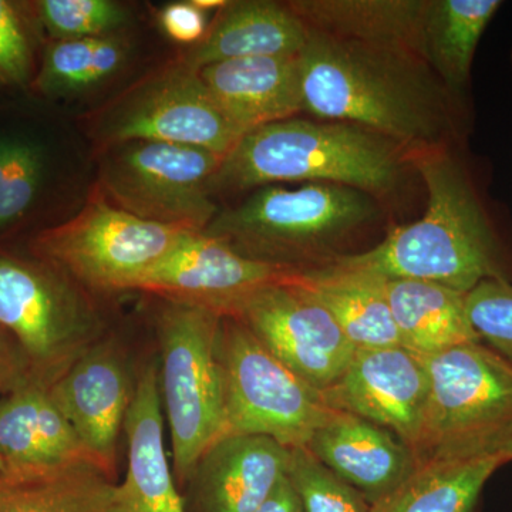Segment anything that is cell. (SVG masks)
Instances as JSON below:
<instances>
[{
	"label": "cell",
	"instance_id": "obj_1",
	"mask_svg": "<svg viewBox=\"0 0 512 512\" xmlns=\"http://www.w3.org/2000/svg\"><path fill=\"white\" fill-rule=\"evenodd\" d=\"M303 111L355 124L412 154L460 143L466 111L412 50L309 32L299 55Z\"/></svg>",
	"mask_w": 512,
	"mask_h": 512
},
{
	"label": "cell",
	"instance_id": "obj_2",
	"mask_svg": "<svg viewBox=\"0 0 512 512\" xmlns=\"http://www.w3.org/2000/svg\"><path fill=\"white\" fill-rule=\"evenodd\" d=\"M427 190V208L413 224L394 228L362 254L328 262L379 276L416 279L468 293L485 281L512 284L503 232L470 167L451 147L412 154Z\"/></svg>",
	"mask_w": 512,
	"mask_h": 512
},
{
	"label": "cell",
	"instance_id": "obj_3",
	"mask_svg": "<svg viewBox=\"0 0 512 512\" xmlns=\"http://www.w3.org/2000/svg\"><path fill=\"white\" fill-rule=\"evenodd\" d=\"M406 164L409 151L367 128L292 117L242 136L222 160L214 192L306 181L379 197L397 187Z\"/></svg>",
	"mask_w": 512,
	"mask_h": 512
},
{
	"label": "cell",
	"instance_id": "obj_4",
	"mask_svg": "<svg viewBox=\"0 0 512 512\" xmlns=\"http://www.w3.org/2000/svg\"><path fill=\"white\" fill-rule=\"evenodd\" d=\"M375 197L336 184L259 188L247 201L218 212L205 234L239 254L299 269L377 217Z\"/></svg>",
	"mask_w": 512,
	"mask_h": 512
},
{
	"label": "cell",
	"instance_id": "obj_5",
	"mask_svg": "<svg viewBox=\"0 0 512 512\" xmlns=\"http://www.w3.org/2000/svg\"><path fill=\"white\" fill-rule=\"evenodd\" d=\"M429 397L417 464L500 454L512 439V365L483 342L421 356Z\"/></svg>",
	"mask_w": 512,
	"mask_h": 512
},
{
	"label": "cell",
	"instance_id": "obj_6",
	"mask_svg": "<svg viewBox=\"0 0 512 512\" xmlns=\"http://www.w3.org/2000/svg\"><path fill=\"white\" fill-rule=\"evenodd\" d=\"M222 316L167 302L158 313L161 399L171 430L174 476L190 481L202 456L225 437L218 339Z\"/></svg>",
	"mask_w": 512,
	"mask_h": 512
},
{
	"label": "cell",
	"instance_id": "obj_7",
	"mask_svg": "<svg viewBox=\"0 0 512 512\" xmlns=\"http://www.w3.org/2000/svg\"><path fill=\"white\" fill-rule=\"evenodd\" d=\"M83 289L42 259L0 255V326L19 346L29 376L46 386L103 335L100 315Z\"/></svg>",
	"mask_w": 512,
	"mask_h": 512
},
{
	"label": "cell",
	"instance_id": "obj_8",
	"mask_svg": "<svg viewBox=\"0 0 512 512\" xmlns=\"http://www.w3.org/2000/svg\"><path fill=\"white\" fill-rule=\"evenodd\" d=\"M224 384L225 436H264L289 448L306 447L329 419L323 394L282 363L241 322L222 318L218 339Z\"/></svg>",
	"mask_w": 512,
	"mask_h": 512
},
{
	"label": "cell",
	"instance_id": "obj_9",
	"mask_svg": "<svg viewBox=\"0 0 512 512\" xmlns=\"http://www.w3.org/2000/svg\"><path fill=\"white\" fill-rule=\"evenodd\" d=\"M187 232L120 210L97 188L79 214L43 231L33 251L84 289L130 291Z\"/></svg>",
	"mask_w": 512,
	"mask_h": 512
},
{
	"label": "cell",
	"instance_id": "obj_10",
	"mask_svg": "<svg viewBox=\"0 0 512 512\" xmlns=\"http://www.w3.org/2000/svg\"><path fill=\"white\" fill-rule=\"evenodd\" d=\"M222 160L201 148L131 141L104 158L99 190L138 218L202 232L220 212L212 194Z\"/></svg>",
	"mask_w": 512,
	"mask_h": 512
},
{
	"label": "cell",
	"instance_id": "obj_11",
	"mask_svg": "<svg viewBox=\"0 0 512 512\" xmlns=\"http://www.w3.org/2000/svg\"><path fill=\"white\" fill-rule=\"evenodd\" d=\"M94 130L109 146L156 141L225 157L242 134L221 113L198 70L175 63L148 77L101 111Z\"/></svg>",
	"mask_w": 512,
	"mask_h": 512
},
{
	"label": "cell",
	"instance_id": "obj_12",
	"mask_svg": "<svg viewBox=\"0 0 512 512\" xmlns=\"http://www.w3.org/2000/svg\"><path fill=\"white\" fill-rule=\"evenodd\" d=\"M231 316L320 392L343 375L356 352L332 315L289 276L251 293Z\"/></svg>",
	"mask_w": 512,
	"mask_h": 512
},
{
	"label": "cell",
	"instance_id": "obj_13",
	"mask_svg": "<svg viewBox=\"0 0 512 512\" xmlns=\"http://www.w3.org/2000/svg\"><path fill=\"white\" fill-rule=\"evenodd\" d=\"M292 271L295 269L241 255L204 231H190L134 289L225 318L251 293L285 281Z\"/></svg>",
	"mask_w": 512,
	"mask_h": 512
},
{
	"label": "cell",
	"instance_id": "obj_14",
	"mask_svg": "<svg viewBox=\"0 0 512 512\" xmlns=\"http://www.w3.org/2000/svg\"><path fill=\"white\" fill-rule=\"evenodd\" d=\"M322 394L330 409L392 431L413 451L426 412L429 375L421 356L403 346L356 349L343 375Z\"/></svg>",
	"mask_w": 512,
	"mask_h": 512
},
{
	"label": "cell",
	"instance_id": "obj_15",
	"mask_svg": "<svg viewBox=\"0 0 512 512\" xmlns=\"http://www.w3.org/2000/svg\"><path fill=\"white\" fill-rule=\"evenodd\" d=\"M134 390L123 349L111 339L97 342L50 386L53 402L111 478Z\"/></svg>",
	"mask_w": 512,
	"mask_h": 512
},
{
	"label": "cell",
	"instance_id": "obj_16",
	"mask_svg": "<svg viewBox=\"0 0 512 512\" xmlns=\"http://www.w3.org/2000/svg\"><path fill=\"white\" fill-rule=\"evenodd\" d=\"M160 372L148 363L138 373L124 421L128 468L100 512H187L165 454Z\"/></svg>",
	"mask_w": 512,
	"mask_h": 512
},
{
	"label": "cell",
	"instance_id": "obj_17",
	"mask_svg": "<svg viewBox=\"0 0 512 512\" xmlns=\"http://www.w3.org/2000/svg\"><path fill=\"white\" fill-rule=\"evenodd\" d=\"M0 458L9 473L84 464L107 474L53 402L50 387L30 376L0 400Z\"/></svg>",
	"mask_w": 512,
	"mask_h": 512
},
{
	"label": "cell",
	"instance_id": "obj_18",
	"mask_svg": "<svg viewBox=\"0 0 512 512\" xmlns=\"http://www.w3.org/2000/svg\"><path fill=\"white\" fill-rule=\"evenodd\" d=\"M306 448L370 505L392 493L417 466L412 448L392 431L339 410H333Z\"/></svg>",
	"mask_w": 512,
	"mask_h": 512
},
{
	"label": "cell",
	"instance_id": "obj_19",
	"mask_svg": "<svg viewBox=\"0 0 512 512\" xmlns=\"http://www.w3.org/2000/svg\"><path fill=\"white\" fill-rule=\"evenodd\" d=\"M291 450L264 436L222 437L190 478L198 512H255L288 474Z\"/></svg>",
	"mask_w": 512,
	"mask_h": 512
},
{
	"label": "cell",
	"instance_id": "obj_20",
	"mask_svg": "<svg viewBox=\"0 0 512 512\" xmlns=\"http://www.w3.org/2000/svg\"><path fill=\"white\" fill-rule=\"evenodd\" d=\"M198 73L218 109L242 136L303 111L299 55L225 60Z\"/></svg>",
	"mask_w": 512,
	"mask_h": 512
},
{
	"label": "cell",
	"instance_id": "obj_21",
	"mask_svg": "<svg viewBox=\"0 0 512 512\" xmlns=\"http://www.w3.org/2000/svg\"><path fill=\"white\" fill-rule=\"evenodd\" d=\"M308 39V28L289 3L228 2L207 35L183 62L200 70L225 60L296 56L301 55Z\"/></svg>",
	"mask_w": 512,
	"mask_h": 512
},
{
	"label": "cell",
	"instance_id": "obj_22",
	"mask_svg": "<svg viewBox=\"0 0 512 512\" xmlns=\"http://www.w3.org/2000/svg\"><path fill=\"white\" fill-rule=\"evenodd\" d=\"M289 281L319 302L336 320L356 349L402 346L379 276L325 262L295 269Z\"/></svg>",
	"mask_w": 512,
	"mask_h": 512
},
{
	"label": "cell",
	"instance_id": "obj_23",
	"mask_svg": "<svg viewBox=\"0 0 512 512\" xmlns=\"http://www.w3.org/2000/svg\"><path fill=\"white\" fill-rule=\"evenodd\" d=\"M289 6L309 32L400 47L424 59L423 30L429 0H296Z\"/></svg>",
	"mask_w": 512,
	"mask_h": 512
},
{
	"label": "cell",
	"instance_id": "obj_24",
	"mask_svg": "<svg viewBox=\"0 0 512 512\" xmlns=\"http://www.w3.org/2000/svg\"><path fill=\"white\" fill-rule=\"evenodd\" d=\"M386 296L403 348L436 355L481 342L467 313V293L416 279L386 281Z\"/></svg>",
	"mask_w": 512,
	"mask_h": 512
},
{
	"label": "cell",
	"instance_id": "obj_25",
	"mask_svg": "<svg viewBox=\"0 0 512 512\" xmlns=\"http://www.w3.org/2000/svg\"><path fill=\"white\" fill-rule=\"evenodd\" d=\"M503 5L501 0H429L424 59L457 99H464L477 47Z\"/></svg>",
	"mask_w": 512,
	"mask_h": 512
},
{
	"label": "cell",
	"instance_id": "obj_26",
	"mask_svg": "<svg viewBox=\"0 0 512 512\" xmlns=\"http://www.w3.org/2000/svg\"><path fill=\"white\" fill-rule=\"evenodd\" d=\"M503 464L501 454L417 464L370 512H474L485 484Z\"/></svg>",
	"mask_w": 512,
	"mask_h": 512
},
{
	"label": "cell",
	"instance_id": "obj_27",
	"mask_svg": "<svg viewBox=\"0 0 512 512\" xmlns=\"http://www.w3.org/2000/svg\"><path fill=\"white\" fill-rule=\"evenodd\" d=\"M113 480L93 466L0 473V512H100Z\"/></svg>",
	"mask_w": 512,
	"mask_h": 512
},
{
	"label": "cell",
	"instance_id": "obj_28",
	"mask_svg": "<svg viewBox=\"0 0 512 512\" xmlns=\"http://www.w3.org/2000/svg\"><path fill=\"white\" fill-rule=\"evenodd\" d=\"M128 53L127 43L117 35L55 40L46 49L33 87L49 97L89 92L119 73Z\"/></svg>",
	"mask_w": 512,
	"mask_h": 512
},
{
	"label": "cell",
	"instance_id": "obj_29",
	"mask_svg": "<svg viewBox=\"0 0 512 512\" xmlns=\"http://www.w3.org/2000/svg\"><path fill=\"white\" fill-rule=\"evenodd\" d=\"M45 147L33 138L0 136V229L32 210L46 175Z\"/></svg>",
	"mask_w": 512,
	"mask_h": 512
},
{
	"label": "cell",
	"instance_id": "obj_30",
	"mask_svg": "<svg viewBox=\"0 0 512 512\" xmlns=\"http://www.w3.org/2000/svg\"><path fill=\"white\" fill-rule=\"evenodd\" d=\"M289 480L303 512H370L365 495L323 466L306 447L292 448Z\"/></svg>",
	"mask_w": 512,
	"mask_h": 512
},
{
	"label": "cell",
	"instance_id": "obj_31",
	"mask_svg": "<svg viewBox=\"0 0 512 512\" xmlns=\"http://www.w3.org/2000/svg\"><path fill=\"white\" fill-rule=\"evenodd\" d=\"M36 18L55 40L116 35L128 16L111 0H40Z\"/></svg>",
	"mask_w": 512,
	"mask_h": 512
},
{
	"label": "cell",
	"instance_id": "obj_32",
	"mask_svg": "<svg viewBox=\"0 0 512 512\" xmlns=\"http://www.w3.org/2000/svg\"><path fill=\"white\" fill-rule=\"evenodd\" d=\"M468 318L481 342L512 365V284L485 281L467 293Z\"/></svg>",
	"mask_w": 512,
	"mask_h": 512
},
{
	"label": "cell",
	"instance_id": "obj_33",
	"mask_svg": "<svg viewBox=\"0 0 512 512\" xmlns=\"http://www.w3.org/2000/svg\"><path fill=\"white\" fill-rule=\"evenodd\" d=\"M33 82L32 35L18 3L0 0V84L23 87Z\"/></svg>",
	"mask_w": 512,
	"mask_h": 512
},
{
	"label": "cell",
	"instance_id": "obj_34",
	"mask_svg": "<svg viewBox=\"0 0 512 512\" xmlns=\"http://www.w3.org/2000/svg\"><path fill=\"white\" fill-rule=\"evenodd\" d=\"M158 22L165 35L184 45L200 43L208 32L204 10L192 2L170 3L161 9Z\"/></svg>",
	"mask_w": 512,
	"mask_h": 512
},
{
	"label": "cell",
	"instance_id": "obj_35",
	"mask_svg": "<svg viewBox=\"0 0 512 512\" xmlns=\"http://www.w3.org/2000/svg\"><path fill=\"white\" fill-rule=\"evenodd\" d=\"M0 326V393L6 394L15 389L29 376L25 359L15 340Z\"/></svg>",
	"mask_w": 512,
	"mask_h": 512
},
{
	"label": "cell",
	"instance_id": "obj_36",
	"mask_svg": "<svg viewBox=\"0 0 512 512\" xmlns=\"http://www.w3.org/2000/svg\"><path fill=\"white\" fill-rule=\"evenodd\" d=\"M255 512H303L301 500L288 476L282 478Z\"/></svg>",
	"mask_w": 512,
	"mask_h": 512
},
{
	"label": "cell",
	"instance_id": "obj_37",
	"mask_svg": "<svg viewBox=\"0 0 512 512\" xmlns=\"http://www.w3.org/2000/svg\"><path fill=\"white\" fill-rule=\"evenodd\" d=\"M192 5L197 6L198 9L208 10V9H217V8H225L228 5V2H224V0H191Z\"/></svg>",
	"mask_w": 512,
	"mask_h": 512
},
{
	"label": "cell",
	"instance_id": "obj_38",
	"mask_svg": "<svg viewBox=\"0 0 512 512\" xmlns=\"http://www.w3.org/2000/svg\"><path fill=\"white\" fill-rule=\"evenodd\" d=\"M501 456H503L505 463L512 461V439L505 444L503 450H501Z\"/></svg>",
	"mask_w": 512,
	"mask_h": 512
},
{
	"label": "cell",
	"instance_id": "obj_39",
	"mask_svg": "<svg viewBox=\"0 0 512 512\" xmlns=\"http://www.w3.org/2000/svg\"><path fill=\"white\" fill-rule=\"evenodd\" d=\"M5 471V464H3L2 458H0V473H3Z\"/></svg>",
	"mask_w": 512,
	"mask_h": 512
},
{
	"label": "cell",
	"instance_id": "obj_40",
	"mask_svg": "<svg viewBox=\"0 0 512 512\" xmlns=\"http://www.w3.org/2000/svg\"><path fill=\"white\" fill-rule=\"evenodd\" d=\"M511 63H512V50H511Z\"/></svg>",
	"mask_w": 512,
	"mask_h": 512
}]
</instances>
